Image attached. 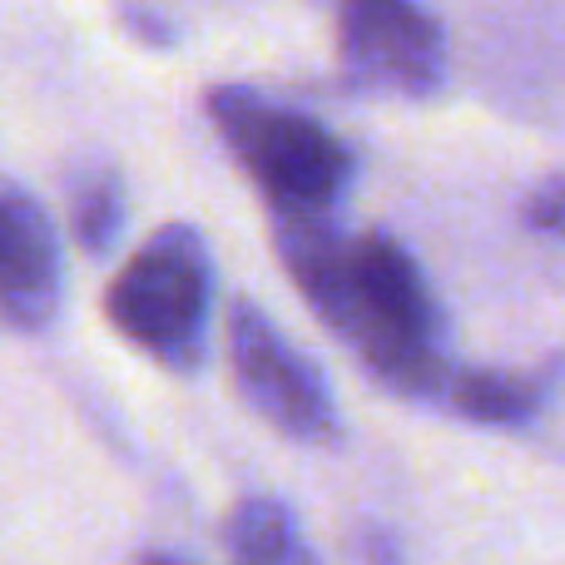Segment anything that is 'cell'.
<instances>
[{"label": "cell", "mask_w": 565, "mask_h": 565, "mask_svg": "<svg viewBox=\"0 0 565 565\" xmlns=\"http://www.w3.org/2000/svg\"><path fill=\"white\" fill-rule=\"evenodd\" d=\"M338 60L372 95L431 99L447 85V35L417 0H338Z\"/></svg>", "instance_id": "cell-5"}, {"label": "cell", "mask_w": 565, "mask_h": 565, "mask_svg": "<svg viewBox=\"0 0 565 565\" xmlns=\"http://www.w3.org/2000/svg\"><path fill=\"white\" fill-rule=\"evenodd\" d=\"M129 199L125 179L109 164H85L70 174V234L89 258H109L125 234Z\"/></svg>", "instance_id": "cell-9"}, {"label": "cell", "mask_w": 565, "mask_h": 565, "mask_svg": "<svg viewBox=\"0 0 565 565\" xmlns=\"http://www.w3.org/2000/svg\"><path fill=\"white\" fill-rule=\"evenodd\" d=\"M65 258L45 204L15 179H0V322L40 332L60 312Z\"/></svg>", "instance_id": "cell-6"}, {"label": "cell", "mask_w": 565, "mask_h": 565, "mask_svg": "<svg viewBox=\"0 0 565 565\" xmlns=\"http://www.w3.org/2000/svg\"><path fill=\"white\" fill-rule=\"evenodd\" d=\"M228 367H234V382L248 407L288 441L332 447L342 437L338 397L318 372V362L248 298L228 308Z\"/></svg>", "instance_id": "cell-4"}, {"label": "cell", "mask_w": 565, "mask_h": 565, "mask_svg": "<svg viewBox=\"0 0 565 565\" xmlns=\"http://www.w3.org/2000/svg\"><path fill=\"white\" fill-rule=\"evenodd\" d=\"M129 565H199V561H189V556H179V551H139Z\"/></svg>", "instance_id": "cell-12"}, {"label": "cell", "mask_w": 565, "mask_h": 565, "mask_svg": "<svg viewBox=\"0 0 565 565\" xmlns=\"http://www.w3.org/2000/svg\"><path fill=\"white\" fill-rule=\"evenodd\" d=\"M521 218H526L531 234L541 238H565V174H546L521 204Z\"/></svg>", "instance_id": "cell-10"}, {"label": "cell", "mask_w": 565, "mask_h": 565, "mask_svg": "<svg viewBox=\"0 0 565 565\" xmlns=\"http://www.w3.org/2000/svg\"><path fill=\"white\" fill-rule=\"evenodd\" d=\"M224 546L234 565H318L298 516L274 497H244L228 511Z\"/></svg>", "instance_id": "cell-8"}, {"label": "cell", "mask_w": 565, "mask_h": 565, "mask_svg": "<svg viewBox=\"0 0 565 565\" xmlns=\"http://www.w3.org/2000/svg\"><path fill=\"white\" fill-rule=\"evenodd\" d=\"M278 258L308 308L387 382L417 402H441L457 362L447 312L422 264L382 228L342 234L338 218L278 224Z\"/></svg>", "instance_id": "cell-1"}, {"label": "cell", "mask_w": 565, "mask_h": 565, "mask_svg": "<svg viewBox=\"0 0 565 565\" xmlns=\"http://www.w3.org/2000/svg\"><path fill=\"white\" fill-rule=\"evenodd\" d=\"M565 382V358H546L536 367H457L447 382V407L477 427L516 431L531 427L556 402Z\"/></svg>", "instance_id": "cell-7"}, {"label": "cell", "mask_w": 565, "mask_h": 565, "mask_svg": "<svg viewBox=\"0 0 565 565\" xmlns=\"http://www.w3.org/2000/svg\"><path fill=\"white\" fill-rule=\"evenodd\" d=\"M209 119L228 145V154L238 159V169L268 199L278 224L338 218L342 199L358 179V154L322 119L278 105L248 85L209 89Z\"/></svg>", "instance_id": "cell-2"}, {"label": "cell", "mask_w": 565, "mask_h": 565, "mask_svg": "<svg viewBox=\"0 0 565 565\" xmlns=\"http://www.w3.org/2000/svg\"><path fill=\"white\" fill-rule=\"evenodd\" d=\"M105 312L125 342L174 372H199L209 358L214 254L189 224H164L129 254L105 292Z\"/></svg>", "instance_id": "cell-3"}, {"label": "cell", "mask_w": 565, "mask_h": 565, "mask_svg": "<svg viewBox=\"0 0 565 565\" xmlns=\"http://www.w3.org/2000/svg\"><path fill=\"white\" fill-rule=\"evenodd\" d=\"M352 556H358V565H407L402 536L382 521H362L358 536H352Z\"/></svg>", "instance_id": "cell-11"}]
</instances>
